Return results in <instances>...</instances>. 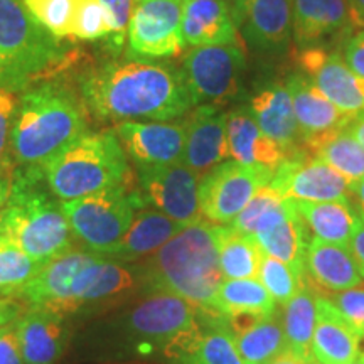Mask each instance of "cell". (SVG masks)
<instances>
[{"instance_id":"31","label":"cell","mask_w":364,"mask_h":364,"mask_svg":"<svg viewBox=\"0 0 364 364\" xmlns=\"http://www.w3.org/2000/svg\"><path fill=\"white\" fill-rule=\"evenodd\" d=\"M295 203L280 196L270 184L263 186L250 199L243 211L228 226L241 235H257L270 230L295 213Z\"/></svg>"},{"instance_id":"33","label":"cell","mask_w":364,"mask_h":364,"mask_svg":"<svg viewBox=\"0 0 364 364\" xmlns=\"http://www.w3.org/2000/svg\"><path fill=\"white\" fill-rule=\"evenodd\" d=\"M307 152L338 171L349 184L364 177V147L354 139L348 127L321 139L311 145Z\"/></svg>"},{"instance_id":"28","label":"cell","mask_w":364,"mask_h":364,"mask_svg":"<svg viewBox=\"0 0 364 364\" xmlns=\"http://www.w3.org/2000/svg\"><path fill=\"white\" fill-rule=\"evenodd\" d=\"M295 208H297L299 216L306 223L307 230L312 231L314 238L349 248L353 233L359 221L351 204L343 201H297Z\"/></svg>"},{"instance_id":"25","label":"cell","mask_w":364,"mask_h":364,"mask_svg":"<svg viewBox=\"0 0 364 364\" xmlns=\"http://www.w3.org/2000/svg\"><path fill=\"white\" fill-rule=\"evenodd\" d=\"M349 26L346 0H292V39L300 49L322 46Z\"/></svg>"},{"instance_id":"8","label":"cell","mask_w":364,"mask_h":364,"mask_svg":"<svg viewBox=\"0 0 364 364\" xmlns=\"http://www.w3.org/2000/svg\"><path fill=\"white\" fill-rule=\"evenodd\" d=\"M102 262L103 257L97 253L73 248L46 262L14 297L29 304V307H43L65 317L80 311L81 300L93 284Z\"/></svg>"},{"instance_id":"49","label":"cell","mask_w":364,"mask_h":364,"mask_svg":"<svg viewBox=\"0 0 364 364\" xmlns=\"http://www.w3.org/2000/svg\"><path fill=\"white\" fill-rule=\"evenodd\" d=\"M354 213L359 220L364 221V177L361 181L353 182L351 184V199H349Z\"/></svg>"},{"instance_id":"23","label":"cell","mask_w":364,"mask_h":364,"mask_svg":"<svg viewBox=\"0 0 364 364\" xmlns=\"http://www.w3.org/2000/svg\"><path fill=\"white\" fill-rule=\"evenodd\" d=\"M24 364H54L66 349L63 316L43 307H29L16 322Z\"/></svg>"},{"instance_id":"11","label":"cell","mask_w":364,"mask_h":364,"mask_svg":"<svg viewBox=\"0 0 364 364\" xmlns=\"http://www.w3.org/2000/svg\"><path fill=\"white\" fill-rule=\"evenodd\" d=\"M272 169L225 161L199 181V209L204 220L230 225L263 186L270 184Z\"/></svg>"},{"instance_id":"18","label":"cell","mask_w":364,"mask_h":364,"mask_svg":"<svg viewBox=\"0 0 364 364\" xmlns=\"http://www.w3.org/2000/svg\"><path fill=\"white\" fill-rule=\"evenodd\" d=\"M285 86L292 98L294 113L306 150L324 136L343 130L351 124L354 117L339 110L302 73L290 75Z\"/></svg>"},{"instance_id":"53","label":"cell","mask_w":364,"mask_h":364,"mask_svg":"<svg viewBox=\"0 0 364 364\" xmlns=\"http://www.w3.org/2000/svg\"><path fill=\"white\" fill-rule=\"evenodd\" d=\"M6 245H9V240H7V236L0 233V250H2L4 247H6Z\"/></svg>"},{"instance_id":"24","label":"cell","mask_w":364,"mask_h":364,"mask_svg":"<svg viewBox=\"0 0 364 364\" xmlns=\"http://www.w3.org/2000/svg\"><path fill=\"white\" fill-rule=\"evenodd\" d=\"M226 0H189L182 6V39L193 48L240 46Z\"/></svg>"},{"instance_id":"27","label":"cell","mask_w":364,"mask_h":364,"mask_svg":"<svg viewBox=\"0 0 364 364\" xmlns=\"http://www.w3.org/2000/svg\"><path fill=\"white\" fill-rule=\"evenodd\" d=\"M311 353L318 364H351L359 356V336L321 294Z\"/></svg>"},{"instance_id":"42","label":"cell","mask_w":364,"mask_h":364,"mask_svg":"<svg viewBox=\"0 0 364 364\" xmlns=\"http://www.w3.org/2000/svg\"><path fill=\"white\" fill-rule=\"evenodd\" d=\"M322 297L329 300L339 316L356 332L359 338L364 336V285L343 292L324 294Z\"/></svg>"},{"instance_id":"48","label":"cell","mask_w":364,"mask_h":364,"mask_svg":"<svg viewBox=\"0 0 364 364\" xmlns=\"http://www.w3.org/2000/svg\"><path fill=\"white\" fill-rule=\"evenodd\" d=\"M14 174H16V167L0 169V211L7 206L9 198H11Z\"/></svg>"},{"instance_id":"40","label":"cell","mask_w":364,"mask_h":364,"mask_svg":"<svg viewBox=\"0 0 364 364\" xmlns=\"http://www.w3.org/2000/svg\"><path fill=\"white\" fill-rule=\"evenodd\" d=\"M304 279H306V275H299L287 263L273 257H267V255L263 257L258 280L265 287L270 297L275 300V304L285 306L287 302H290L294 295L299 292Z\"/></svg>"},{"instance_id":"22","label":"cell","mask_w":364,"mask_h":364,"mask_svg":"<svg viewBox=\"0 0 364 364\" xmlns=\"http://www.w3.org/2000/svg\"><path fill=\"white\" fill-rule=\"evenodd\" d=\"M226 149L228 161L268 167L272 171L289 159L275 140L263 134L248 108L226 113Z\"/></svg>"},{"instance_id":"7","label":"cell","mask_w":364,"mask_h":364,"mask_svg":"<svg viewBox=\"0 0 364 364\" xmlns=\"http://www.w3.org/2000/svg\"><path fill=\"white\" fill-rule=\"evenodd\" d=\"M59 203L73 236L97 255L108 253L124 238L136 211L144 206L139 189H134V184Z\"/></svg>"},{"instance_id":"21","label":"cell","mask_w":364,"mask_h":364,"mask_svg":"<svg viewBox=\"0 0 364 364\" xmlns=\"http://www.w3.org/2000/svg\"><path fill=\"white\" fill-rule=\"evenodd\" d=\"M306 279L318 294H334L364 285L349 248L311 236L306 252Z\"/></svg>"},{"instance_id":"3","label":"cell","mask_w":364,"mask_h":364,"mask_svg":"<svg viewBox=\"0 0 364 364\" xmlns=\"http://www.w3.org/2000/svg\"><path fill=\"white\" fill-rule=\"evenodd\" d=\"M221 230L223 225L208 220L182 228L150 257V287L188 300L201 311H213V300L225 282L220 265Z\"/></svg>"},{"instance_id":"46","label":"cell","mask_w":364,"mask_h":364,"mask_svg":"<svg viewBox=\"0 0 364 364\" xmlns=\"http://www.w3.org/2000/svg\"><path fill=\"white\" fill-rule=\"evenodd\" d=\"M343 58L358 76L364 78V29L348 39L344 46Z\"/></svg>"},{"instance_id":"55","label":"cell","mask_w":364,"mask_h":364,"mask_svg":"<svg viewBox=\"0 0 364 364\" xmlns=\"http://www.w3.org/2000/svg\"><path fill=\"white\" fill-rule=\"evenodd\" d=\"M351 364H364V358H361V356H358V359H356V361H353Z\"/></svg>"},{"instance_id":"6","label":"cell","mask_w":364,"mask_h":364,"mask_svg":"<svg viewBox=\"0 0 364 364\" xmlns=\"http://www.w3.org/2000/svg\"><path fill=\"white\" fill-rule=\"evenodd\" d=\"M66 63L65 44L29 16L22 0H0V88L26 90Z\"/></svg>"},{"instance_id":"14","label":"cell","mask_w":364,"mask_h":364,"mask_svg":"<svg viewBox=\"0 0 364 364\" xmlns=\"http://www.w3.org/2000/svg\"><path fill=\"white\" fill-rule=\"evenodd\" d=\"M270 186L290 201L327 203L351 199V184L321 159L300 152L285 159L273 172Z\"/></svg>"},{"instance_id":"17","label":"cell","mask_w":364,"mask_h":364,"mask_svg":"<svg viewBox=\"0 0 364 364\" xmlns=\"http://www.w3.org/2000/svg\"><path fill=\"white\" fill-rule=\"evenodd\" d=\"M115 132L127 157L136 167L169 166L182 161L184 124L171 122H120Z\"/></svg>"},{"instance_id":"15","label":"cell","mask_w":364,"mask_h":364,"mask_svg":"<svg viewBox=\"0 0 364 364\" xmlns=\"http://www.w3.org/2000/svg\"><path fill=\"white\" fill-rule=\"evenodd\" d=\"M297 66L339 110L356 117L364 112V78L346 65L339 53L324 46L300 49Z\"/></svg>"},{"instance_id":"39","label":"cell","mask_w":364,"mask_h":364,"mask_svg":"<svg viewBox=\"0 0 364 364\" xmlns=\"http://www.w3.org/2000/svg\"><path fill=\"white\" fill-rule=\"evenodd\" d=\"M43 265L44 263L33 260L9 241V245L0 250V295L11 297L33 279Z\"/></svg>"},{"instance_id":"5","label":"cell","mask_w":364,"mask_h":364,"mask_svg":"<svg viewBox=\"0 0 364 364\" xmlns=\"http://www.w3.org/2000/svg\"><path fill=\"white\" fill-rule=\"evenodd\" d=\"M49 191L73 201L100 191L134 184L129 159L113 130L85 134L43 167Z\"/></svg>"},{"instance_id":"38","label":"cell","mask_w":364,"mask_h":364,"mask_svg":"<svg viewBox=\"0 0 364 364\" xmlns=\"http://www.w3.org/2000/svg\"><path fill=\"white\" fill-rule=\"evenodd\" d=\"M135 287V279L129 268H125L122 263L110 258H103L102 265L98 268L97 277L93 284L90 285L88 292L85 294L81 300V307L88 304H97L102 300H108L129 292Z\"/></svg>"},{"instance_id":"56","label":"cell","mask_w":364,"mask_h":364,"mask_svg":"<svg viewBox=\"0 0 364 364\" xmlns=\"http://www.w3.org/2000/svg\"><path fill=\"white\" fill-rule=\"evenodd\" d=\"M2 223H4V213L0 211V230H2Z\"/></svg>"},{"instance_id":"57","label":"cell","mask_w":364,"mask_h":364,"mask_svg":"<svg viewBox=\"0 0 364 364\" xmlns=\"http://www.w3.org/2000/svg\"><path fill=\"white\" fill-rule=\"evenodd\" d=\"M179 2L182 4V6H184V4H188V2H189V0H179Z\"/></svg>"},{"instance_id":"19","label":"cell","mask_w":364,"mask_h":364,"mask_svg":"<svg viewBox=\"0 0 364 364\" xmlns=\"http://www.w3.org/2000/svg\"><path fill=\"white\" fill-rule=\"evenodd\" d=\"M184 129L186 142L181 162L199 177L228 161L226 113L220 108L199 105L191 113Z\"/></svg>"},{"instance_id":"30","label":"cell","mask_w":364,"mask_h":364,"mask_svg":"<svg viewBox=\"0 0 364 364\" xmlns=\"http://www.w3.org/2000/svg\"><path fill=\"white\" fill-rule=\"evenodd\" d=\"M317 299L318 292L304 279L299 292L290 302L285 304L284 311V332L287 348L306 361H311L312 338L317 324Z\"/></svg>"},{"instance_id":"41","label":"cell","mask_w":364,"mask_h":364,"mask_svg":"<svg viewBox=\"0 0 364 364\" xmlns=\"http://www.w3.org/2000/svg\"><path fill=\"white\" fill-rule=\"evenodd\" d=\"M113 33V22L110 14L100 0H81L75 19L73 38L81 41H97Z\"/></svg>"},{"instance_id":"13","label":"cell","mask_w":364,"mask_h":364,"mask_svg":"<svg viewBox=\"0 0 364 364\" xmlns=\"http://www.w3.org/2000/svg\"><path fill=\"white\" fill-rule=\"evenodd\" d=\"M199 181L201 177L182 162L139 167V193L144 204L186 226L203 220Z\"/></svg>"},{"instance_id":"9","label":"cell","mask_w":364,"mask_h":364,"mask_svg":"<svg viewBox=\"0 0 364 364\" xmlns=\"http://www.w3.org/2000/svg\"><path fill=\"white\" fill-rule=\"evenodd\" d=\"M199 311L177 295L157 292L130 312L127 327L134 334L161 344L167 356L181 359L203 334Z\"/></svg>"},{"instance_id":"16","label":"cell","mask_w":364,"mask_h":364,"mask_svg":"<svg viewBox=\"0 0 364 364\" xmlns=\"http://www.w3.org/2000/svg\"><path fill=\"white\" fill-rule=\"evenodd\" d=\"M238 34L257 51L275 53L292 39V0H235L231 9Z\"/></svg>"},{"instance_id":"1","label":"cell","mask_w":364,"mask_h":364,"mask_svg":"<svg viewBox=\"0 0 364 364\" xmlns=\"http://www.w3.org/2000/svg\"><path fill=\"white\" fill-rule=\"evenodd\" d=\"M81 97L100 118L113 122H167L194 107L181 68L150 59L113 61L90 70Z\"/></svg>"},{"instance_id":"12","label":"cell","mask_w":364,"mask_h":364,"mask_svg":"<svg viewBox=\"0 0 364 364\" xmlns=\"http://www.w3.org/2000/svg\"><path fill=\"white\" fill-rule=\"evenodd\" d=\"M129 56L157 59L179 54L182 39V4L179 0H136L129 26Z\"/></svg>"},{"instance_id":"43","label":"cell","mask_w":364,"mask_h":364,"mask_svg":"<svg viewBox=\"0 0 364 364\" xmlns=\"http://www.w3.org/2000/svg\"><path fill=\"white\" fill-rule=\"evenodd\" d=\"M16 97L12 91L0 88V169H11L16 167L9 154V140H11V130L16 113Z\"/></svg>"},{"instance_id":"2","label":"cell","mask_w":364,"mask_h":364,"mask_svg":"<svg viewBox=\"0 0 364 364\" xmlns=\"http://www.w3.org/2000/svg\"><path fill=\"white\" fill-rule=\"evenodd\" d=\"M88 134L83 97L59 83L24 90L14 113L9 154L16 166L43 169L58 154Z\"/></svg>"},{"instance_id":"32","label":"cell","mask_w":364,"mask_h":364,"mask_svg":"<svg viewBox=\"0 0 364 364\" xmlns=\"http://www.w3.org/2000/svg\"><path fill=\"white\" fill-rule=\"evenodd\" d=\"M262 248L252 235H241L223 225L220 238V265L225 280L258 279L263 262Z\"/></svg>"},{"instance_id":"20","label":"cell","mask_w":364,"mask_h":364,"mask_svg":"<svg viewBox=\"0 0 364 364\" xmlns=\"http://www.w3.org/2000/svg\"><path fill=\"white\" fill-rule=\"evenodd\" d=\"M248 110L263 134L275 140L287 156L294 157L306 150L294 113L292 98L285 85H268L252 98Z\"/></svg>"},{"instance_id":"54","label":"cell","mask_w":364,"mask_h":364,"mask_svg":"<svg viewBox=\"0 0 364 364\" xmlns=\"http://www.w3.org/2000/svg\"><path fill=\"white\" fill-rule=\"evenodd\" d=\"M359 356L364 358V336L359 338Z\"/></svg>"},{"instance_id":"45","label":"cell","mask_w":364,"mask_h":364,"mask_svg":"<svg viewBox=\"0 0 364 364\" xmlns=\"http://www.w3.org/2000/svg\"><path fill=\"white\" fill-rule=\"evenodd\" d=\"M0 364H24L16 322L0 327Z\"/></svg>"},{"instance_id":"58","label":"cell","mask_w":364,"mask_h":364,"mask_svg":"<svg viewBox=\"0 0 364 364\" xmlns=\"http://www.w3.org/2000/svg\"><path fill=\"white\" fill-rule=\"evenodd\" d=\"M307 364H318V363H316V361H314V359H311V361H309Z\"/></svg>"},{"instance_id":"44","label":"cell","mask_w":364,"mask_h":364,"mask_svg":"<svg viewBox=\"0 0 364 364\" xmlns=\"http://www.w3.org/2000/svg\"><path fill=\"white\" fill-rule=\"evenodd\" d=\"M110 14L113 22L112 44L113 48L120 49L124 46L127 34H129V26L132 14L135 11L136 0H100Z\"/></svg>"},{"instance_id":"51","label":"cell","mask_w":364,"mask_h":364,"mask_svg":"<svg viewBox=\"0 0 364 364\" xmlns=\"http://www.w3.org/2000/svg\"><path fill=\"white\" fill-rule=\"evenodd\" d=\"M309 361H306L304 358H300L299 354H295L294 351H290L289 348H285L279 356L275 359H272L268 364H307Z\"/></svg>"},{"instance_id":"35","label":"cell","mask_w":364,"mask_h":364,"mask_svg":"<svg viewBox=\"0 0 364 364\" xmlns=\"http://www.w3.org/2000/svg\"><path fill=\"white\" fill-rule=\"evenodd\" d=\"M243 364H268L287 348L284 324L277 312L243 334L233 336Z\"/></svg>"},{"instance_id":"52","label":"cell","mask_w":364,"mask_h":364,"mask_svg":"<svg viewBox=\"0 0 364 364\" xmlns=\"http://www.w3.org/2000/svg\"><path fill=\"white\" fill-rule=\"evenodd\" d=\"M348 129L354 135V139L364 147V112L359 113L351 120V124L348 125Z\"/></svg>"},{"instance_id":"26","label":"cell","mask_w":364,"mask_h":364,"mask_svg":"<svg viewBox=\"0 0 364 364\" xmlns=\"http://www.w3.org/2000/svg\"><path fill=\"white\" fill-rule=\"evenodd\" d=\"M186 225L157 209H139L127 233L110 252L100 255L115 262H134L152 257Z\"/></svg>"},{"instance_id":"36","label":"cell","mask_w":364,"mask_h":364,"mask_svg":"<svg viewBox=\"0 0 364 364\" xmlns=\"http://www.w3.org/2000/svg\"><path fill=\"white\" fill-rule=\"evenodd\" d=\"M213 324L209 329H203L198 343L181 358L182 364H243L225 317L216 314Z\"/></svg>"},{"instance_id":"37","label":"cell","mask_w":364,"mask_h":364,"mask_svg":"<svg viewBox=\"0 0 364 364\" xmlns=\"http://www.w3.org/2000/svg\"><path fill=\"white\" fill-rule=\"evenodd\" d=\"M29 16L58 39L73 38L81 0H22Z\"/></svg>"},{"instance_id":"10","label":"cell","mask_w":364,"mask_h":364,"mask_svg":"<svg viewBox=\"0 0 364 364\" xmlns=\"http://www.w3.org/2000/svg\"><path fill=\"white\" fill-rule=\"evenodd\" d=\"M245 65V53L235 44L204 46L186 53L181 70L184 73L194 107H218L231 102L240 91Z\"/></svg>"},{"instance_id":"29","label":"cell","mask_w":364,"mask_h":364,"mask_svg":"<svg viewBox=\"0 0 364 364\" xmlns=\"http://www.w3.org/2000/svg\"><path fill=\"white\" fill-rule=\"evenodd\" d=\"M263 255L273 257L277 260L292 267L299 275H306V252L311 241V235L306 223L299 216L297 209L287 220L279 223L270 230L253 235Z\"/></svg>"},{"instance_id":"50","label":"cell","mask_w":364,"mask_h":364,"mask_svg":"<svg viewBox=\"0 0 364 364\" xmlns=\"http://www.w3.org/2000/svg\"><path fill=\"white\" fill-rule=\"evenodd\" d=\"M346 4H348L351 27L364 29V0H346Z\"/></svg>"},{"instance_id":"34","label":"cell","mask_w":364,"mask_h":364,"mask_svg":"<svg viewBox=\"0 0 364 364\" xmlns=\"http://www.w3.org/2000/svg\"><path fill=\"white\" fill-rule=\"evenodd\" d=\"M275 300L258 279L225 280L213 300V311L221 316L236 312H257L262 316L275 314Z\"/></svg>"},{"instance_id":"47","label":"cell","mask_w":364,"mask_h":364,"mask_svg":"<svg viewBox=\"0 0 364 364\" xmlns=\"http://www.w3.org/2000/svg\"><path fill=\"white\" fill-rule=\"evenodd\" d=\"M349 252H351L354 262L361 272L364 279V221L359 220L356 225V230H354L351 243H349Z\"/></svg>"},{"instance_id":"4","label":"cell","mask_w":364,"mask_h":364,"mask_svg":"<svg viewBox=\"0 0 364 364\" xmlns=\"http://www.w3.org/2000/svg\"><path fill=\"white\" fill-rule=\"evenodd\" d=\"M41 181H44L43 169L16 171L11 198L2 209L0 233L33 260L46 263L73 250L75 236L61 203L53 201L51 191L41 188Z\"/></svg>"}]
</instances>
